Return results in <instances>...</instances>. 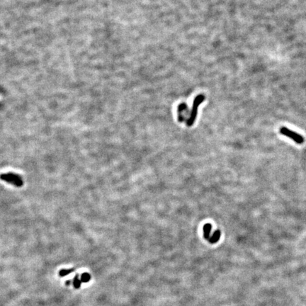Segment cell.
I'll list each match as a JSON object with an SVG mask.
<instances>
[{
  "label": "cell",
  "instance_id": "1",
  "mask_svg": "<svg viewBox=\"0 0 306 306\" xmlns=\"http://www.w3.org/2000/svg\"><path fill=\"white\" fill-rule=\"evenodd\" d=\"M203 100H205V97L202 94L198 95L197 97L195 98L194 101L193 102L192 109H191L190 116H189V119L186 121L187 126H189V127H190V126H192L193 125V123H194V122L196 121V118L198 109H199L200 104L203 101Z\"/></svg>",
  "mask_w": 306,
  "mask_h": 306
},
{
  "label": "cell",
  "instance_id": "2",
  "mask_svg": "<svg viewBox=\"0 0 306 306\" xmlns=\"http://www.w3.org/2000/svg\"><path fill=\"white\" fill-rule=\"evenodd\" d=\"M280 132L283 135L287 136L288 138H291L298 144H303L304 142V138L301 135L285 127H282L280 129Z\"/></svg>",
  "mask_w": 306,
  "mask_h": 306
},
{
  "label": "cell",
  "instance_id": "3",
  "mask_svg": "<svg viewBox=\"0 0 306 306\" xmlns=\"http://www.w3.org/2000/svg\"><path fill=\"white\" fill-rule=\"evenodd\" d=\"M0 178L2 180H5L7 182L11 183L12 184L17 186H21L23 184V181L21 177L19 175H16L14 174H4L0 175Z\"/></svg>",
  "mask_w": 306,
  "mask_h": 306
},
{
  "label": "cell",
  "instance_id": "4",
  "mask_svg": "<svg viewBox=\"0 0 306 306\" xmlns=\"http://www.w3.org/2000/svg\"><path fill=\"white\" fill-rule=\"evenodd\" d=\"M212 225L210 223H206L203 225V237L206 240L209 241L210 239V234H211V231Z\"/></svg>",
  "mask_w": 306,
  "mask_h": 306
},
{
  "label": "cell",
  "instance_id": "5",
  "mask_svg": "<svg viewBox=\"0 0 306 306\" xmlns=\"http://www.w3.org/2000/svg\"><path fill=\"white\" fill-rule=\"evenodd\" d=\"M220 234H221V232H220V230H216V231L214 232L213 236L211 237V238H210L209 242L211 244L217 243V242L219 241V240H220Z\"/></svg>",
  "mask_w": 306,
  "mask_h": 306
},
{
  "label": "cell",
  "instance_id": "6",
  "mask_svg": "<svg viewBox=\"0 0 306 306\" xmlns=\"http://www.w3.org/2000/svg\"><path fill=\"white\" fill-rule=\"evenodd\" d=\"M81 280H79V275L77 274L76 276H75L74 278V280H73V285H74V287L75 288H79L81 287Z\"/></svg>",
  "mask_w": 306,
  "mask_h": 306
},
{
  "label": "cell",
  "instance_id": "7",
  "mask_svg": "<svg viewBox=\"0 0 306 306\" xmlns=\"http://www.w3.org/2000/svg\"><path fill=\"white\" fill-rule=\"evenodd\" d=\"M90 279H91L90 274H89V273L85 272V273H83V274H81L80 280H81V282H83V283H87L90 281Z\"/></svg>",
  "mask_w": 306,
  "mask_h": 306
},
{
  "label": "cell",
  "instance_id": "8",
  "mask_svg": "<svg viewBox=\"0 0 306 306\" xmlns=\"http://www.w3.org/2000/svg\"><path fill=\"white\" fill-rule=\"evenodd\" d=\"M73 271H74V269H62L59 272V275H60V276H65L67 275L70 274Z\"/></svg>",
  "mask_w": 306,
  "mask_h": 306
},
{
  "label": "cell",
  "instance_id": "9",
  "mask_svg": "<svg viewBox=\"0 0 306 306\" xmlns=\"http://www.w3.org/2000/svg\"><path fill=\"white\" fill-rule=\"evenodd\" d=\"M65 283H66V285H69L70 284V280H69V281H67L66 282H65Z\"/></svg>",
  "mask_w": 306,
  "mask_h": 306
}]
</instances>
